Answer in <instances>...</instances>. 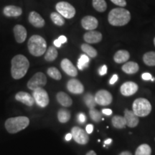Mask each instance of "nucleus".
Masks as SVG:
<instances>
[{"instance_id":"obj_46","label":"nucleus","mask_w":155,"mask_h":155,"mask_svg":"<svg viewBox=\"0 0 155 155\" xmlns=\"http://www.w3.org/2000/svg\"><path fill=\"white\" fill-rule=\"evenodd\" d=\"M111 142H112V139H106L105 141H104V143H105L106 145L110 144Z\"/></svg>"},{"instance_id":"obj_48","label":"nucleus","mask_w":155,"mask_h":155,"mask_svg":"<svg viewBox=\"0 0 155 155\" xmlns=\"http://www.w3.org/2000/svg\"><path fill=\"white\" fill-rule=\"evenodd\" d=\"M151 81H155V78H152V79H151Z\"/></svg>"},{"instance_id":"obj_33","label":"nucleus","mask_w":155,"mask_h":155,"mask_svg":"<svg viewBox=\"0 0 155 155\" xmlns=\"http://www.w3.org/2000/svg\"><path fill=\"white\" fill-rule=\"evenodd\" d=\"M83 100H84L86 105L88 106L90 109L91 108H94L95 106H96L97 104L96 100H95V97L91 94H86V96H84V98H83Z\"/></svg>"},{"instance_id":"obj_26","label":"nucleus","mask_w":155,"mask_h":155,"mask_svg":"<svg viewBox=\"0 0 155 155\" xmlns=\"http://www.w3.org/2000/svg\"><path fill=\"white\" fill-rule=\"evenodd\" d=\"M143 61L148 66H155V52H148L143 56Z\"/></svg>"},{"instance_id":"obj_40","label":"nucleus","mask_w":155,"mask_h":155,"mask_svg":"<svg viewBox=\"0 0 155 155\" xmlns=\"http://www.w3.org/2000/svg\"><path fill=\"white\" fill-rule=\"evenodd\" d=\"M118 79H119V76H118L116 74H114V75H113V76L111 77V80L109 81V83L111 85H114V83H116V81H118Z\"/></svg>"},{"instance_id":"obj_44","label":"nucleus","mask_w":155,"mask_h":155,"mask_svg":"<svg viewBox=\"0 0 155 155\" xmlns=\"http://www.w3.org/2000/svg\"><path fill=\"white\" fill-rule=\"evenodd\" d=\"M72 138H73V136H72V134H71H71H67L66 136H65V140H66V141L71 140V139H72Z\"/></svg>"},{"instance_id":"obj_49","label":"nucleus","mask_w":155,"mask_h":155,"mask_svg":"<svg viewBox=\"0 0 155 155\" xmlns=\"http://www.w3.org/2000/svg\"><path fill=\"white\" fill-rule=\"evenodd\" d=\"M154 46H155V38L154 39Z\"/></svg>"},{"instance_id":"obj_36","label":"nucleus","mask_w":155,"mask_h":155,"mask_svg":"<svg viewBox=\"0 0 155 155\" xmlns=\"http://www.w3.org/2000/svg\"><path fill=\"white\" fill-rule=\"evenodd\" d=\"M66 42H67L66 37L64 36V35H61V36H60L58 39H56V40H54L53 43H54V45H55V47L61 48V45L65 43Z\"/></svg>"},{"instance_id":"obj_22","label":"nucleus","mask_w":155,"mask_h":155,"mask_svg":"<svg viewBox=\"0 0 155 155\" xmlns=\"http://www.w3.org/2000/svg\"><path fill=\"white\" fill-rule=\"evenodd\" d=\"M130 55L127 50H121L117 51L114 56V60L116 63H126L129 59Z\"/></svg>"},{"instance_id":"obj_31","label":"nucleus","mask_w":155,"mask_h":155,"mask_svg":"<svg viewBox=\"0 0 155 155\" xmlns=\"http://www.w3.org/2000/svg\"><path fill=\"white\" fill-rule=\"evenodd\" d=\"M89 61H90V59H89V57L87 55H81V57L79 58L78 61V68L81 71H83L85 68H87L88 66Z\"/></svg>"},{"instance_id":"obj_11","label":"nucleus","mask_w":155,"mask_h":155,"mask_svg":"<svg viewBox=\"0 0 155 155\" xmlns=\"http://www.w3.org/2000/svg\"><path fill=\"white\" fill-rule=\"evenodd\" d=\"M138 85L132 81H128L122 84L120 88V91L121 94L124 96H132L137 93L138 91Z\"/></svg>"},{"instance_id":"obj_13","label":"nucleus","mask_w":155,"mask_h":155,"mask_svg":"<svg viewBox=\"0 0 155 155\" xmlns=\"http://www.w3.org/2000/svg\"><path fill=\"white\" fill-rule=\"evenodd\" d=\"M81 25L86 30H94L98 25V19L93 16H86L81 20Z\"/></svg>"},{"instance_id":"obj_38","label":"nucleus","mask_w":155,"mask_h":155,"mask_svg":"<svg viewBox=\"0 0 155 155\" xmlns=\"http://www.w3.org/2000/svg\"><path fill=\"white\" fill-rule=\"evenodd\" d=\"M98 73H99L100 75H106V73H107V66L106 65H102L99 68V70H98Z\"/></svg>"},{"instance_id":"obj_27","label":"nucleus","mask_w":155,"mask_h":155,"mask_svg":"<svg viewBox=\"0 0 155 155\" xmlns=\"http://www.w3.org/2000/svg\"><path fill=\"white\" fill-rule=\"evenodd\" d=\"M93 7L96 11L104 12L107 9V4L105 0H93Z\"/></svg>"},{"instance_id":"obj_3","label":"nucleus","mask_w":155,"mask_h":155,"mask_svg":"<svg viewBox=\"0 0 155 155\" xmlns=\"http://www.w3.org/2000/svg\"><path fill=\"white\" fill-rule=\"evenodd\" d=\"M28 47L30 53L35 57L41 56L45 53L47 42L42 37L35 35L29 39Z\"/></svg>"},{"instance_id":"obj_17","label":"nucleus","mask_w":155,"mask_h":155,"mask_svg":"<svg viewBox=\"0 0 155 155\" xmlns=\"http://www.w3.org/2000/svg\"><path fill=\"white\" fill-rule=\"evenodd\" d=\"M14 35L16 41L18 43H22L27 38V30L22 25H17L14 28Z\"/></svg>"},{"instance_id":"obj_4","label":"nucleus","mask_w":155,"mask_h":155,"mask_svg":"<svg viewBox=\"0 0 155 155\" xmlns=\"http://www.w3.org/2000/svg\"><path fill=\"white\" fill-rule=\"evenodd\" d=\"M30 120L26 116L9 118L5 121V128L10 134H16L28 127Z\"/></svg>"},{"instance_id":"obj_43","label":"nucleus","mask_w":155,"mask_h":155,"mask_svg":"<svg viewBox=\"0 0 155 155\" xmlns=\"http://www.w3.org/2000/svg\"><path fill=\"white\" fill-rule=\"evenodd\" d=\"M102 113L106 116H110L112 114V110L110 109V108H104V109L102 110Z\"/></svg>"},{"instance_id":"obj_8","label":"nucleus","mask_w":155,"mask_h":155,"mask_svg":"<svg viewBox=\"0 0 155 155\" xmlns=\"http://www.w3.org/2000/svg\"><path fill=\"white\" fill-rule=\"evenodd\" d=\"M33 98L36 104L42 108L46 107L49 104V96L48 93L42 88H37L33 91Z\"/></svg>"},{"instance_id":"obj_18","label":"nucleus","mask_w":155,"mask_h":155,"mask_svg":"<svg viewBox=\"0 0 155 155\" xmlns=\"http://www.w3.org/2000/svg\"><path fill=\"white\" fill-rule=\"evenodd\" d=\"M29 22L30 24L33 25L34 27L38 28H41L44 27L45 25V20L42 17L40 16L36 12L32 11L31 12L29 15Z\"/></svg>"},{"instance_id":"obj_12","label":"nucleus","mask_w":155,"mask_h":155,"mask_svg":"<svg viewBox=\"0 0 155 155\" xmlns=\"http://www.w3.org/2000/svg\"><path fill=\"white\" fill-rule=\"evenodd\" d=\"M67 88L70 92L74 94H81L84 91V87L77 79H71L67 83Z\"/></svg>"},{"instance_id":"obj_25","label":"nucleus","mask_w":155,"mask_h":155,"mask_svg":"<svg viewBox=\"0 0 155 155\" xmlns=\"http://www.w3.org/2000/svg\"><path fill=\"white\" fill-rule=\"evenodd\" d=\"M112 124L116 129H124L127 126L125 119L124 116H115L112 118Z\"/></svg>"},{"instance_id":"obj_15","label":"nucleus","mask_w":155,"mask_h":155,"mask_svg":"<svg viewBox=\"0 0 155 155\" xmlns=\"http://www.w3.org/2000/svg\"><path fill=\"white\" fill-rule=\"evenodd\" d=\"M61 68L63 71L70 76L75 77L78 75V71L73 64L67 58L63 59L61 62Z\"/></svg>"},{"instance_id":"obj_32","label":"nucleus","mask_w":155,"mask_h":155,"mask_svg":"<svg viewBox=\"0 0 155 155\" xmlns=\"http://www.w3.org/2000/svg\"><path fill=\"white\" fill-rule=\"evenodd\" d=\"M50 19L58 26H63L65 24V19L64 17L60 15L58 12H52L50 15Z\"/></svg>"},{"instance_id":"obj_24","label":"nucleus","mask_w":155,"mask_h":155,"mask_svg":"<svg viewBox=\"0 0 155 155\" xmlns=\"http://www.w3.org/2000/svg\"><path fill=\"white\" fill-rule=\"evenodd\" d=\"M58 55V53L55 46H50L48 49V50H46L45 59V61L48 62H52L55 61L56 58H57Z\"/></svg>"},{"instance_id":"obj_34","label":"nucleus","mask_w":155,"mask_h":155,"mask_svg":"<svg viewBox=\"0 0 155 155\" xmlns=\"http://www.w3.org/2000/svg\"><path fill=\"white\" fill-rule=\"evenodd\" d=\"M47 73L48 75H49L50 78L55 79V80L59 81L61 80L62 78L61 73H60V71L55 67H51L50 68H48Z\"/></svg>"},{"instance_id":"obj_20","label":"nucleus","mask_w":155,"mask_h":155,"mask_svg":"<svg viewBox=\"0 0 155 155\" xmlns=\"http://www.w3.org/2000/svg\"><path fill=\"white\" fill-rule=\"evenodd\" d=\"M3 13L7 17H19L22 15V9L20 7L14 5H9L4 8Z\"/></svg>"},{"instance_id":"obj_9","label":"nucleus","mask_w":155,"mask_h":155,"mask_svg":"<svg viewBox=\"0 0 155 155\" xmlns=\"http://www.w3.org/2000/svg\"><path fill=\"white\" fill-rule=\"evenodd\" d=\"M71 134L73 138L79 144H86L89 141L87 132L78 127H74L71 129Z\"/></svg>"},{"instance_id":"obj_19","label":"nucleus","mask_w":155,"mask_h":155,"mask_svg":"<svg viewBox=\"0 0 155 155\" xmlns=\"http://www.w3.org/2000/svg\"><path fill=\"white\" fill-rule=\"evenodd\" d=\"M15 98H16L17 101H18L22 103V104H24L28 106H32L34 105V98L30 94H29L28 93L23 91L17 93L16 96H15Z\"/></svg>"},{"instance_id":"obj_5","label":"nucleus","mask_w":155,"mask_h":155,"mask_svg":"<svg viewBox=\"0 0 155 155\" xmlns=\"http://www.w3.org/2000/svg\"><path fill=\"white\" fill-rule=\"evenodd\" d=\"M132 111L138 117H145L152 111V105L146 98H137L133 103Z\"/></svg>"},{"instance_id":"obj_21","label":"nucleus","mask_w":155,"mask_h":155,"mask_svg":"<svg viewBox=\"0 0 155 155\" xmlns=\"http://www.w3.org/2000/svg\"><path fill=\"white\" fill-rule=\"evenodd\" d=\"M56 98H57V101L58 103L61 105L64 106V107H69L73 104V101L71 99V97L64 92L58 93Z\"/></svg>"},{"instance_id":"obj_16","label":"nucleus","mask_w":155,"mask_h":155,"mask_svg":"<svg viewBox=\"0 0 155 155\" xmlns=\"http://www.w3.org/2000/svg\"><path fill=\"white\" fill-rule=\"evenodd\" d=\"M83 39L86 42L90 44L98 43L101 41L102 40V34L100 32H97V31L91 30L88 31V32L84 34Z\"/></svg>"},{"instance_id":"obj_2","label":"nucleus","mask_w":155,"mask_h":155,"mask_svg":"<svg viewBox=\"0 0 155 155\" xmlns=\"http://www.w3.org/2000/svg\"><path fill=\"white\" fill-rule=\"evenodd\" d=\"M130 19V12L121 7L112 9L108 17V22L113 26H124L128 24Z\"/></svg>"},{"instance_id":"obj_29","label":"nucleus","mask_w":155,"mask_h":155,"mask_svg":"<svg viewBox=\"0 0 155 155\" xmlns=\"http://www.w3.org/2000/svg\"><path fill=\"white\" fill-rule=\"evenodd\" d=\"M152 154V149L150 145L147 144H141L137 149L135 152V155H151Z\"/></svg>"},{"instance_id":"obj_47","label":"nucleus","mask_w":155,"mask_h":155,"mask_svg":"<svg viewBox=\"0 0 155 155\" xmlns=\"http://www.w3.org/2000/svg\"><path fill=\"white\" fill-rule=\"evenodd\" d=\"M86 155H96V154L94 151L91 150V151H89V152L86 154Z\"/></svg>"},{"instance_id":"obj_42","label":"nucleus","mask_w":155,"mask_h":155,"mask_svg":"<svg viewBox=\"0 0 155 155\" xmlns=\"http://www.w3.org/2000/svg\"><path fill=\"white\" fill-rule=\"evenodd\" d=\"M86 131L87 134H91L94 131V126L92 124H88L86 126Z\"/></svg>"},{"instance_id":"obj_14","label":"nucleus","mask_w":155,"mask_h":155,"mask_svg":"<svg viewBox=\"0 0 155 155\" xmlns=\"http://www.w3.org/2000/svg\"><path fill=\"white\" fill-rule=\"evenodd\" d=\"M124 119L127 125L130 128H134L139 124V117L134 113L133 111L126 109L124 111Z\"/></svg>"},{"instance_id":"obj_6","label":"nucleus","mask_w":155,"mask_h":155,"mask_svg":"<svg viewBox=\"0 0 155 155\" xmlns=\"http://www.w3.org/2000/svg\"><path fill=\"white\" fill-rule=\"evenodd\" d=\"M56 10L64 18L71 19L75 16V9L66 2H60L55 6Z\"/></svg>"},{"instance_id":"obj_28","label":"nucleus","mask_w":155,"mask_h":155,"mask_svg":"<svg viewBox=\"0 0 155 155\" xmlns=\"http://www.w3.org/2000/svg\"><path fill=\"white\" fill-rule=\"evenodd\" d=\"M58 119L61 123H66L71 119V113L66 109H60L58 113Z\"/></svg>"},{"instance_id":"obj_45","label":"nucleus","mask_w":155,"mask_h":155,"mask_svg":"<svg viewBox=\"0 0 155 155\" xmlns=\"http://www.w3.org/2000/svg\"><path fill=\"white\" fill-rule=\"evenodd\" d=\"M119 155H132V154L130 152H128V151H125V152H121Z\"/></svg>"},{"instance_id":"obj_7","label":"nucleus","mask_w":155,"mask_h":155,"mask_svg":"<svg viewBox=\"0 0 155 155\" xmlns=\"http://www.w3.org/2000/svg\"><path fill=\"white\" fill-rule=\"evenodd\" d=\"M47 83V78L43 73L39 72L35 74L28 83L29 89L35 91L37 88H42Z\"/></svg>"},{"instance_id":"obj_10","label":"nucleus","mask_w":155,"mask_h":155,"mask_svg":"<svg viewBox=\"0 0 155 155\" xmlns=\"http://www.w3.org/2000/svg\"><path fill=\"white\" fill-rule=\"evenodd\" d=\"M95 100L97 104L100 106H108L113 101L112 95L106 90H100L95 95Z\"/></svg>"},{"instance_id":"obj_41","label":"nucleus","mask_w":155,"mask_h":155,"mask_svg":"<svg viewBox=\"0 0 155 155\" xmlns=\"http://www.w3.org/2000/svg\"><path fill=\"white\" fill-rule=\"evenodd\" d=\"M86 120V116L83 114H80L78 115V121L80 123H84Z\"/></svg>"},{"instance_id":"obj_1","label":"nucleus","mask_w":155,"mask_h":155,"mask_svg":"<svg viewBox=\"0 0 155 155\" xmlns=\"http://www.w3.org/2000/svg\"><path fill=\"white\" fill-rule=\"evenodd\" d=\"M30 63L25 56L22 55H15L12 60L11 74L14 79L22 78L28 72Z\"/></svg>"},{"instance_id":"obj_37","label":"nucleus","mask_w":155,"mask_h":155,"mask_svg":"<svg viewBox=\"0 0 155 155\" xmlns=\"http://www.w3.org/2000/svg\"><path fill=\"white\" fill-rule=\"evenodd\" d=\"M114 5L119 6L121 7H124L127 5V2L126 0H111Z\"/></svg>"},{"instance_id":"obj_23","label":"nucleus","mask_w":155,"mask_h":155,"mask_svg":"<svg viewBox=\"0 0 155 155\" xmlns=\"http://www.w3.org/2000/svg\"><path fill=\"white\" fill-rule=\"evenodd\" d=\"M139 65L135 62H127L121 68L122 71L127 74H134L139 71Z\"/></svg>"},{"instance_id":"obj_39","label":"nucleus","mask_w":155,"mask_h":155,"mask_svg":"<svg viewBox=\"0 0 155 155\" xmlns=\"http://www.w3.org/2000/svg\"><path fill=\"white\" fill-rule=\"evenodd\" d=\"M141 78H142L143 80H144V81H150L152 79V76L150 73H143L142 75H141Z\"/></svg>"},{"instance_id":"obj_35","label":"nucleus","mask_w":155,"mask_h":155,"mask_svg":"<svg viewBox=\"0 0 155 155\" xmlns=\"http://www.w3.org/2000/svg\"><path fill=\"white\" fill-rule=\"evenodd\" d=\"M89 114H90L91 119L96 122H98L101 119V114L95 108H91L89 111Z\"/></svg>"},{"instance_id":"obj_30","label":"nucleus","mask_w":155,"mask_h":155,"mask_svg":"<svg viewBox=\"0 0 155 155\" xmlns=\"http://www.w3.org/2000/svg\"><path fill=\"white\" fill-rule=\"evenodd\" d=\"M81 50L86 54L88 57L91 58H95L97 56V51L94 48H93L92 46H91L88 44H83L81 45Z\"/></svg>"}]
</instances>
